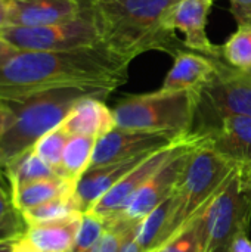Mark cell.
Segmentation results:
<instances>
[{"label": "cell", "mask_w": 251, "mask_h": 252, "mask_svg": "<svg viewBox=\"0 0 251 252\" xmlns=\"http://www.w3.org/2000/svg\"><path fill=\"white\" fill-rule=\"evenodd\" d=\"M111 93L98 87L71 86L46 90L16 102H4L15 120L0 137L1 167L31 149L40 137L61 126L77 102L90 96L105 100Z\"/></svg>", "instance_id": "3"}, {"label": "cell", "mask_w": 251, "mask_h": 252, "mask_svg": "<svg viewBox=\"0 0 251 252\" xmlns=\"http://www.w3.org/2000/svg\"><path fill=\"white\" fill-rule=\"evenodd\" d=\"M0 168H1V162H0Z\"/></svg>", "instance_id": "40"}, {"label": "cell", "mask_w": 251, "mask_h": 252, "mask_svg": "<svg viewBox=\"0 0 251 252\" xmlns=\"http://www.w3.org/2000/svg\"><path fill=\"white\" fill-rule=\"evenodd\" d=\"M78 213H81V211L74 198V193H68V195L58 196V198H55L49 202H44L41 205H37L34 208L25 210V211H22V216L25 219L27 226H31V224H40V223L61 220V219H65V217H70V216L78 214Z\"/></svg>", "instance_id": "23"}, {"label": "cell", "mask_w": 251, "mask_h": 252, "mask_svg": "<svg viewBox=\"0 0 251 252\" xmlns=\"http://www.w3.org/2000/svg\"><path fill=\"white\" fill-rule=\"evenodd\" d=\"M95 143H96L95 137L70 136L62 155L61 174L64 179H68L75 183L80 180V177L90 167Z\"/></svg>", "instance_id": "22"}, {"label": "cell", "mask_w": 251, "mask_h": 252, "mask_svg": "<svg viewBox=\"0 0 251 252\" xmlns=\"http://www.w3.org/2000/svg\"><path fill=\"white\" fill-rule=\"evenodd\" d=\"M173 59V66L161 86L164 90L201 92L213 80L217 72V63L222 61L194 50L179 52Z\"/></svg>", "instance_id": "16"}, {"label": "cell", "mask_w": 251, "mask_h": 252, "mask_svg": "<svg viewBox=\"0 0 251 252\" xmlns=\"http://www.w3.org/2000/svg\"><path fill=\"white\" fill-rule=\"evenodd\" d=\"M251 223V188L237 167L212 204L198 217V235L204 252H228L240 233H249Z\"/></svg>", "instance_id": "6"}, {"label": "cell", "mask_w": 251, "mask_h": 252, "mask_svg": "<svg viewBox=\"0 0 251 252\" xmlns=\"http://www.w3.org/2000/svg\"><path fill=\"white\" fill-rule=\"evenodd\" d=\"M207 142V134L198 130L192 131L189 142L180 149L173 158H170L130 199L124 213L120 219L141 223L152 210H155L163 201H166L175 190L176 186L192 157Z\"/></svg>", "instance_id": "9"}, {"label": "cell", "mask_w": 251, "mask_h": 252, "mask_svg": "<svg viewBox=\"0 0 251 252\" xmlns=\"http://www.w3.org/2000/svg\"><path fill=\"white\" fill-rule=\"evenodd\" d=\"M25 233H21L18 230L13 229H7V227H0V241H9V239H18L19 236H22Z\"/></svg>", "instance_id": "36"}, {"label": "cell", "mask_w": 251, "mask_h": 252, "mask_svg": "<svg viewBox=\"0 0 251 252\" xmlns=\"http://www.w3.org/2000/svg\"><path fill=\"white\" fill-rule=\"evenodd\" d=\"M175 205H176V196L173 192L166 201H163L139 223L136 232V241L139 242V245L143 248L145 252L154 251L161 245Z\"/></svg>", "instance_id": "20"}, {"label": "cell", "mask_w": 251, "mask_h": 252, "mask_svg": "<svg viewBox=\"0 0 251 252\" xmlns=\"http://www.w3.org/2000/svg\"><path fill=\"white\" fill-rule=\"evenodd\" d=\"M235 168L237 165L213 152L207 146V142L192 154L176 186V205L161 245L195 220L210 205Z\"/></svg>", "instance_id": "5"}, {"label": "cell", "mask_w": 251, "mask_h": 252, "mask_svg": "<svg viewBox=\"0 0 251 252\" xmlns=\"http://www.w3.org/2000/svg\"><path fill=\"white\" fill-rule=\"evenodd\" d=\"M212 6L213 0H180L167 15L166 27L170 31L183 32V41L189 50L213 59H223L220 46L212 43L207 35Z\"/></svg>", "instance_id": "12"}, {"label": "cell", "mask_w": 251, "mask_h": 252, "mask_svg": "<svg viewBox=\"0 0 251 252\" xmlns=\"http://www.w3.org/2000/svg\"><path fill=\"white\" fill-rule=\"evenodd\" d=\"M241 174H243V179L247 183V186L251 188V165L250 167H241Z\"/></svg>", "instance_id": "39"}, {"label": "cell", "mask_w": 251, "mask_h": 252, "mask_svg": "<svg viewBox=\"0 0 251 252\" xmlns=\"http://www.w3.org/2000/svg\"><path fill=\"white\" fill-rule=\"evenodd\" d=\"M192 131L182 136L176 142L155 151L143 162H141L133 171H130L120 183H117L108 193H105L96 205L89 211L98 219H101L105 226L118 220L129 205L130 199L138 193V190L170 159L173 158L185 145L189 142Z\"/></svg>", "instance_id": "10"}, {"label": "cell", "mask_w": 251, "mask_h": 252, "mask_svg": "<svg viewBox=\"0 0 251 252\" xmlns=\"http://www.w3.org/2000/svg\"><path fill=\"white\" fill-rule=\"evenodd\" d=\"M130 63L105 44L70 50H16L0 61V102H16L71 86L114 92L127 81Z\"/></svg>", "instance_id": "1"}, {"label": "cell", "mask_w": 251, "mask_h": 252, "mask_svg": "<svg viewBox=\"0 0 251 252\" xmlns=\"http://www.w3.org/2000/svg\"><path fill=\"white\" fill-rule=\"evenodd\" d=\"M155 151H149L142 155L117 161L98 168H89L80 177L74 190V198L78 204L80 211L83 214L89 213L105 193H108L117 183H120L130 171H133L141 162H143Z\"/></svg>", "instance_id": "15"}, {"label": "cell", "mask_w": 251, "mask_h": 252, "mask_svg": "<svg viewBox=\"0 0 251 252\" xmlns=\"http://www.w3.org/2000/svg\"><path fill=\"white\" fill-rule=\"evenodd\" d=\"M198 217L192 220L188 226H185L182 230H179L169 241H166L163 245H160L158 248H155L151 252H204L203 242L198 235V226H197Z\"/></svg>", "instance_id": "28"}, {"label": "cell", "mask_w": 251, "mask_h": 252, "mask_svg": "<svg viewBox=\"0 0 251 252\" xmlns=\"http://www.w3.org/2000/svg\"><path fill=\"white\" fill-rule=\"evenodd\" d=\"M89 0H9V25L41 27L78 18Z\"/></svg>", "instance_id": "13"}, {"label": "cell", "mask_w": 251, "mask_h": 252, "mask_svg": "<svg viewBox=\"0 0 251 252\" xmlns=\"http://www.w3.org/2000/svg\"><path fill=\"white\" fill-rule=\"evenodd\" d=\"M105 229L107 226L101 219H98L92 213H84L80 230L77 233L72 250L70 252H92L102 238Z\"/></svg>", "instance_id": "29"}, {"label": "cell", "mask_w": 251, "mask_h": 252, "mask_svg": "<svg viewBox=\"0 0 251 252\" xmlns=\"http://www.w3.org/2000/svg\"><path fill=\"white\" fill-rule=\"evenodd\" d=\"M207 146L237 167L251 165V118L231 115L204 130Z\"/></svg>", "instance_id": "14"}, {"label": "cell", "mask_w": 251, "mask_h": 252, "mask_svg": "<svg viewBox=\"0 0 251 252\" xmlns=\"http://www.w3.org/2000/svg\"><path fill=\"white\" fill-rule=\"evenodd\" d=\"M70 136H89L99 139L117 127L114 111L101 97H84L75 103L61 124Z\"/></svg>", "instance_id": "17"}, {"label": "cell", "mask_w": 251, "mask_h": 252, "mask_svg": "<svg viewBox=\"0 0 251 252\" xmlns=\"http://www.w3.org/2000/svg\"><path fill=\"white\" fill-rule=\"evenodd\" d=\"M180 0H90L102 44L132 62L141 53L158 50L173 58L189 50L166 27L170 10Z\"/></svg>", "instance_id": "2"}, {"label": "cell", "mask_w": 251, "mask_h": 252, "mask_svg": "<svg viewBox=\"0 0 251 252\" xmlns=\"http://www.w3.org/2000/svg\"><path fill=\"white\" fill-rule=\"evenodd\" d=\"M68 139H70V134L64 130L62 126H58L56 128L50 130L43 137H40L31 148L37 154V157L41 158L61 177H62L61 174L62 155H64V149L67 146Z\"/></svg>", "instance_id": "25"}, {"label": "cell", "mask_w": 251, "mask_h": 252, "mask_svg": "<svg viewBox=\"0 0 251 252\" xmlns=\"http://www.w3.org/2000/svg\"><path fill=\"white\" fill-rule=\"evenodd\" d=\"M229 10L238 25L251 24V0H229Z\"/></svg>", "instance_id": "30"}, {"label": "cell", "mask_w": 251, "mask_h": 252, "mask_svg": "<svg viewBox=\"0 0 251 252\" xmlns=\"http://www.w3.org/2000/svg\"><path fill=\"white\" fill-rule=\"evenodd\" d=\"M0 227H7L25 233L28 226L22 213L16 208L13 201V188L4 171L0 168Z\"/></svg>", "instance_id": "26"}, {"label": "cell", "mask_w": 251, "mask_h": 252, "mask_svg": "<svg viewBox=\"0 0 251 252\" xmlns=\"http://www.w3.org/2000/svg\"><path fill=\"white\" fill-rule=\"evenodd\" d=\"M9 0H0V30L9 25Z\"/></svg>", "instance_id": "34"}, {"label": "cell", "mask_w": 251, "mask_h": 252, "mask_svg": "<svg viewBox=\"0 0 251 252\" xmlns=\"http://www.w3.org/2000/svg\"><path fill=\"white\" fill-rule=\"evenodd\" d=\"M75 182H71L64 177H53L38 180L30 185H25L13 190V201L16 208L22 213L25 210L34 208L44 202H49L58 196L74 193Z\"/></svg>", "instance_id": "19"}, {"label": "cell", "mask_w": 251, "mask_h": 252, "mask_svg": "<svg viewBox=\"0 0 251 252\" xmlns=\"http://www.w3.org/2000/svg\"><path fill=\"white\" fill-rule=\"evenodd\" d=\"M249 72H251V71H249Z\"/></svg>", "instance_id": "41"}, {"label": "cell", "mask_w": 251, "mask_h": 252, "mask_svg": "<svg viewBox=\"0 0 251 252\" xmlns=\"http://www.w3.org/2000/svg\"><path fill=\"white\" fill-rule=\"evenodd\" d=\"M0 38L18 50H70L102 44L90 0L87 9L75 19L41 27L7 25L0 30Z\"/></svg>", "instance_id": "7"}, {"label": "cell", "mask_w": 251, "mask_h": 252, "mask_svg": "<svg viewBox=\"0 0 251 252\" xmlns=\"http://www.w3.org/2000/svg\"><path fill=\"white\" fill-rule=\"evenodd\" d=\"M3 168L12 183L13 190L38 180L61 177L41 158H38L33 149L25 151L24 154L7 162Z\"/></svg>", "instance_id": "21"}, {"label": "cell", "mask_w": 251, "mask_h": 252, "mask_svg": "<svg viewBox=\"0 0 251 252\" xmlns=\"http://www.w3.org/2000/svg\"><path fill=\"white\" fill-rule=\"evenodd\" d=\"M220 49L228 65L241 71H251V24L238 25V30Z\"/></svg>", "instance_id": "24"}, {"label": "cell", "mask_w": 251, "mask_h": 252, "mask_svg": "<svg viewBox=\"0 0 251 252\" xmlns=\"http://www.w3.org/2000/svg\"><path fill=\"white\" fill-rule=\"evenodd\" d=\"M228 252H251V239L249 233H240L234 238Z\"/></svg>", "instance_id": "31"}, {"label": "cell", "mask_w": 251, "mask_h": 252, "mask_svg": "<svg viewBox=\"0 0 251 252\" xmlns=\"http://www.w3.org/2000/svg\"><path fill=\"white\" fill-rule=\"evenodd\" d=\"M120 252H145V251H143V248L139 245V242L136 241V233H135L133 236H130V238L126 241V244L123 245V248H121V251Z\"/></svg>", "instance_id": "35"}, {"label": "cell", "mask_w": 251, "mask_h": 252, "mask_svg": "<svg viewBox=\"0 0 251 252\" xmlns=\"http://www.w3.org/2000/svg\"><path fill=\"white\" fill-rule=\"evenodd\" d=\"M12 252H40V251L33 245V242H31L25 235H22V236H19L18 239H15Z\"/></svg>", "instance_id": "33"}, {"label": "cell", "mask_w": 251, "mask_h": 252, "mask_svg": "<svg viewBox=\"0 0 251 252\" xmlns=\"http://www.w3.org/2000/svg\"><path fill=\"white\" fill-rule=\"evenodd\" d=\"M185 134L166 131H145L115 127L109 133L96 139L92 162L89 168H98L117 161L129 159L149 151L161 149Z\"/></svg>", "instance_id": "11"}, {"label": "cell", "mask_w": 251, "mask_h": 252, "mask_svg": "<svg viewBox=\"0 0 251 252\" xmlns=\"http://www.w3.org/2000/svg\"><path fill=\"white\" fill-rule=\"evenodd\" d=\"M13 242H15V239L0 241V252H12V250H13Z\"/></svg>", "instance_id": "38"}, {"label": "cell", "mask_w": 251, "mask_h": 252, "mask_svg": "<svg viewBox=\"0 0 251 252\" xmlns=\"http://www.w3.org/2000/svg\"><path fill=\"white\" fill-rule=\"evenodd\" d=\"M139 223L118 219L109 224L92 252H120L126 241L138 232Z\"/></svg>", "instance_id": "27"}, {"label": "cell", "mask_w": 251, "mask_h": 252, "mask_svg": "<svg viewBox=\"0 0 251 252\" xmlns=\"http://www.w3.org/2000/svg\"><path fill=\"white\" fill-rule=\"evenodd\" d=\"M198 103L200 92L160 89L126 96L112 111L121 128L188 134L194 131Z\"/></svg>", "instance_id": "4"}, {"label": "cell", "mask_w": 251, "mask_h": 252, "mask_svg": "<svg viewBox=\"0 0 251 252\" xmlns=\"http://www.w3.org/2000/svg\"><path fill=\"white\" fill-rule=\"evenodd\" d=\"M13 120H15V117H13L12 111L7 108V105H4V103L0 102V137L13 124Z\"/></svg>", "instance_id": "32"}, {"label": "cell", "mask_w": 251, "mask_h": 252, "mask_svg": "<svg viewBox=\"0 0 251 252\" xmlns=\"http://www.w3.org/2000/svg\"><path fill=\"white\" fill-rule=\"evenodd\" d=\"M231 115L251 118V72L237 69L222 59L213 80L200 92L197 130H209Z\"/></svg>", "instance_id": "8"}, {"label": "cell", "mask_w": 251, "mask_h": 252, "mask_svg": "<svg viewBox=\"0 0 251 252\" xmlns=\"http://www.w3.org/2000/svg\"><path fill=\"white\" fill-rule=\"evenodd\" d=\"M18 49H15L13 46H10L7 41H4L3 38H0V61H3L4 58H7L9 55L15 53Z\"/></svg>", "instance_id": "37"}, {"label": "cell", "mask_w": 251, "mask_h": 252, "mask_svg": "<svg viewBox=\"0 0 251 252\" xmlns=\"http://www.w3.org/2000/svg\"><path fill=\"white\" fill-rule=\"evenodd\" d=\"M81 219L83 214L78 213L61 220L31 224L25 236L40 252H70L80 230Z\"/></svg>", "instance_id": "18"}]
</instances>
